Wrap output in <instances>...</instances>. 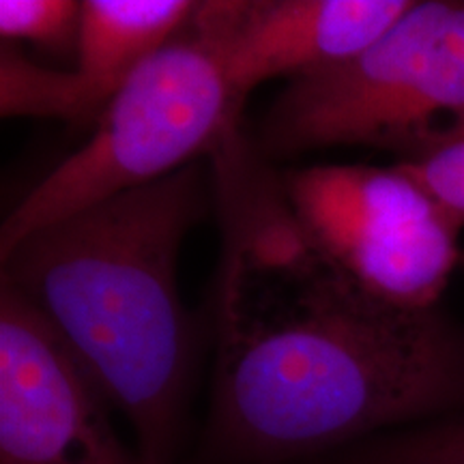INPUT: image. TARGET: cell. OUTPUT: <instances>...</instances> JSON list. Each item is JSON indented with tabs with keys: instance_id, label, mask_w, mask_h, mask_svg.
<instances>
[{
	"instance_id": "6da1fadb",
	"label": "cell",
	"mask_w": 464,
	"mask_h": 464,
	"mask_svg": "<svg viewBox=\"0 0 464 464\" xmlns=\"http://www.w3.org/2000/svg\"><path fill=\"white\" fill-rule=\"evenodd\" d=\"M464 411V338L376 299L266 196L228 235L218 297L213 440L277 462Z\"/></svg>"
},
{
	"instance_id": "7a4b0ae2",
	"label": "cell",
	"mask_w": 464,
	"mask_h": 464,
	"mask_svg": "<svg viewBox=\"0 0 464 464\" xmlns=\"http://www.w3.org/2000/svg\"><path fill=\"white\" fill-rule=\"evenodd\" d=\"M205 207L200 161L33 232L3 282L42 312L112 409L144 464L172 458L189 379L177 284L181 243Z\"/></svg>"
},
{
	"instance_id": "3957f363",
	"label": "cell",
	"mask_w": 464,
	"mask_h": 464,
	"mask_svg": "<svg viewBox=\"0 0 464 464\" xmlns=\"http://www.w3.org/2000/svg\"><path fill=\"white\" fill-rule=\"evenodd\" d=\"M243 102L216 44L189 20L116 92L91 140L11 211L0 256L45 226L230 147Z\"/></svg>"
},
{
	"instance_id": "277c9868",
	"label": "cell",
	"mask_w": 464,
	"mask_h": 464,
	"mask_svg": "<svg viewBox=\"0 0 464 464\" xmlns=\"http://www.w3.org/2000/svg\"><path fill=\"white\" fill-rule=\"evenodd\" d=\"M464 131V3H413L344 65L295 80L260 125L269 153L327 147L421 153Z\"/></svg>"
},
{
	"instance_id": "5b68a950",
	"label": "cell",
	"mask_w": 464,
	"mask_h": 464,
	"mask_svg": "<svg viewBox=\"0 0 464 464\" xmlns=\"http://www.w3.org/2000/svg\"><path fill=\"white\" fill-rule=\"evenodd\" d=\"M284 198L312 243L376 299L437 307L460 258L464 216L402 168H307L288 174Z\"/></svg>"
},
{
	"instance_id": "8992f818",
	"label": "cell",
	"mask_w": 464,
	"mask_h": 464,
	"mask_svg": "<svg viewBox=\"0 0 464 464\" xmlns=\"http://www.w3.org/2000/svg\"><path fill=\"white\" fill-rule=\"evenodd\" d=\"M42 312L0 286V464H144Z\"/></svg>"
},
{
	"instance_id": "52a82bcc",
	"label": "cell",
	"mask_w": 464,
	"mask_h": 464,
	"mask_svg": "<svg viewBox=\"0 0 464 464\" xmlns=\"http://www.w3.org/2000/svg\"><path fill=\"white\" fill-rule=\"evenodd\" d=\"M413 0H258L198 3L191 24L224 58L246 100L274 78L304 80L344 65L372 45Z\"/></svg>"
},
{
	"instance_id": "ba28073f",
	"label": "cell",
	"mask_w": 464,
	"mask_h": 464,
	"mask_svg": "<svg viewBox=\"0 0 464 464\" xmlns=\"http://www.w3.org/2000/svg\"><path fill=\"white\" fill-rule=\"evenodd\" d=\"M198 3L189 0H86L78 34V67L91 123L112 97L168 42L189 24Z\"/></svg>"
},
{
	"instance_id": "9c48e42d",
	"label": "cell",
	"mask_w": 464,
	"mask_h": 464,
	"mask_svg": "<svg viewBox=\"0 0 464 464\" xmlns=\"http://www.w3.org/2000/svg\"><path fill=\"white\" fill-rule=\"evenodd\" d=\"M0 112L58 119L73 125L91 123L75 73L37 65L11 42H3L0 48Z\"/></svg>"
},
{
	"instance_id": "30bf717a",
	"label": "cell",
	"mask_w": 464,
	"mask_h": 464,
	"mask_svg": "<svg viewBox=\"0 0 464 464\" xmlns=\"http://www.w3.org/2000/svg\"><path fill=\"white\" fill-rule=\"evenodd\" d=\"M334 464H464V411L363 440Z\"/></svg>"
},
{
	"instance_id": "8fae6325",
	"label": "cell",
	"mask_w": 464,
	"mask_h": 464,
	"mask_svg": "<svg viewBox=\"0 0 464 464\" xmlns=\"http://www.w3.org/2000/svg\"><path fill=\"white\" fill-rule=\"evenodd\" d=\"M82 3L73 0H3V42H33L50 50L78 48Z\"/></svg>"
},
{
	"instance_id": "7c38bea8",
	"label": "cell",
	"mask_w": 464,
	"mask_h": 464,
	"mask_svg": "<svg viewBox=\"0 0 464 464\" xmlns=\"http://www.w3.org/2000/svg\"><path fill=\"white\" fill-rule=\"evenodd\" d=\"M398 168L423 185L439 202L464 216V131L421 153L398 160Z\"/></svg>"
}]
</instances>
